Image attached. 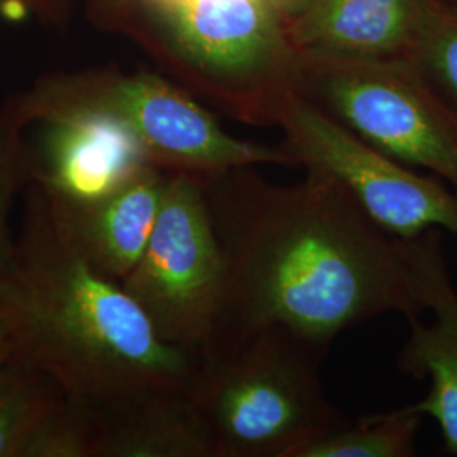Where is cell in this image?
<instances>
[{"label":"cell","mask_w":457,"mask_h":457,"mask_svg":"<svg viewBox=\"0 0 457 457\" xmlns=\"http://www.w3.org/2000/svg\"><path fill=\"white\" fill-rule=\"evenodd\" d=\"M202 181L228 266L212 337L279 327L328 353L344 330L376 317L425 315L398 239L337 181L305 171L278 185L256 166Z\"/></svg>","instance_id":"6da1fadb"},{"label":"cell","mask_w":457,"mask_h":457,"mask_svg":"<svg viewBox=\"0 0 457 457\" xmlns=\"http://www.w3.org/2000/svg\"><path fill=\"white\" fill-rule=\"evenodd\" d=\"M0 313L16 356L94 410L188 388L198 353L166 343L124 287L83 260L54 226L39 187L0 271Z\"/></svg>","instance_id":"7a4b0ae2"},{"label":"cell","mask_w":457,"mask_h":457,"mask_svg":"<svg viewBox=\"0 0 457 457\" xmlns=\"http://www.w3.org/2000/svg\"><path fill=\"white\" fill-rule=\"evenodd\" d=\"M327 351L279 327L215 336L198 351L190 395L213 457H296L349 419L322 386Z\"/></svg>","instance_id":"3957f363"},{"label":"cell","mask_w":457,"mask_h":457,"mask_svg":"<svg viewBox=\"0 0 457 457\" xmlns=\"http://www.w3.org/2000/svg\"><path fill=\"white\" fill-rule=\"evenodd\" d=\"M296 92L368 145L457 192V111L410 58L313 60Z\"/></svg>","instance_id":"277c9868"},{"label":"cell","mask_w":457,"mask_h":457,"mask_svg":"<svg viewBox=\"0 0 457 457\" xmlns=\"http://www.w3.org/2000/svg\"><path fill=\"white\" fill-rule=\"evenodd\" d=\"M166 343L198 353L220 320L228 266L202 177L168 175L146 249L120 281Z\"/></svg>","instance_id":"5b68a950"},{"label":"cell","mask_w":457,"mask_h":457,"mask_svg":"<svg viewBox=\"0 0 457 457\" xmlns=\"http://www.w3.org/2000/svg\"><path fill=\"white\" fill-rule=\"evenodd\" d=\"M283 151L295 166L337 181L395 239L439 228L457 237V192L362 141L311 98L294 90L279 105Z\"/></svg>","instance_id":"8992f818"},{"label":"cell","mask_w":457,"mask_h":457,"mask_svg":"<svg viewBox=\"0 0 457 457\" xmlns=\"http://www.w3.org/2000/svg\"><path fill=\"white\" fill-rule=\"evenodd\" d=\"M271 0H163L181 56L219 96L251 119L277 120L295 88L285 79L281 29Z\"/></svg>","instance_id":"52a82bcc"},{"label":"cell","mask_w":457,"mask_h":457,"mask_svg":"<svg viewBox=\"0 0 457 457\" xmlns=\"http://www.w3.org/2000/svg\"><path fill=\"white\" fill-rule=\"evenodd\" d=\"M65 104L97 105L119 117L139 141L147 162L168 175L209 177L241 166H295L283 147L230 136L194 98L151 73L119 79L97 94L56 105Z\"/></svg>","instance_id":"ba28073f"},{"label":"cell","mask_w":457,"mask_h":457,"mask_svg":"<svg viewBox=\"0 0 457 457\" xmlns=\"http://www.w3.org/2000/svg\"><path fill=\"white\" fill-rule=\"evenodd\" d=\"M398 245L432 319H410L396 368L413 379L430 381L428 395L413 405L437 422L445 451L457 456V288L442 249V230L398 239Z\"/></svg>","instance_id":"9c48e42d"},{"label":"cell","mask_w":457,"mask_h":457,"mask_svg":"<svg viewBox=\"0 0 457 457\" xmlns=\"http://www.w3.org/2000/svg\"><path fill=\"white\" fill-rule=\"evenodd\" d=\"M168 173L147 163L112 190L68 198L39 190L60 234L98 273L122 281L137 264L156 226Z\"/></svg>","instance_id":"30bf717a"},{"label":"cell","mask_w":457,"mask_h":457,"mask_svg":"<svg viewBox=\"0 0 457 457\" xmlns=\"http://www.w3.org/2000/svg\"><path fill=\"white\" fill-rule=\"evenodd\" d=\"M49 128L36 185L68 198H92L149 163L131 129L97 105L48 107Z\"/></svg>","instance_id":"8fae6325"},{"label":"cell","mask_w":457,"mask_h":457,"mask_svg":"<svg viewBox=\"0 0 457 457\" xmlns=\"http://www.w3.org/2000/svg\"><path fill=\"white\" fill-rule=\"evenodd\" d=\"M439 0H313L292 28L313 60L410 58Z\"/></svg>","instance_id":"7c38bea8"},{"label":"cell","mask_w":457,"mask_h":457,"mask_svg":"<svg viewBox=\"0 0 457 457\" xmlns=\"http://www.w3.org/2000/svg\"><path fill=\"white\" fill-rule=\"evenodd\" d=\"M96 411V457H213L190 386L143 393Z\"/></svg>","instance_id":"4fadbf2b"},{"label":"cell","mask_w":457,"mask_h":457,"mask_svg":"<svg viewBox=\"0 0 457 457\" xmlns=\"http://www.w3.org/2000/svg\"><path fill=\"white\" fill-rule=\"evenodd\" d=\"M422 420L415 405L362 417L307 444L296 457H411Z\"/></svg>","instance_id":"5bb4252c"},{"label":"cell","mask_w":457,"mask_h":457,"mask_svg":"<svg viewBox=\"0 0 457 457\" xmlns=\"http://www.w3.org/2000/svg\"><path fill=\"white\" fill-rule=\"evenodd\" d=\"M63 393L43 371L22 361L0 370V457H21L54 402Z\"/></svg>","instance_id":"9a60e30c"},{"label":"cell","mask_w":457,"mask_h":457,"mask_svg":"<svg viewBox=\"0 0 457 457\" xmlns=\"http://www.w3.org/2000/svg\"><path fill=\"white\" fill-rule=\"evenodd\" d=\"M97 411L62 395L34 428L21 457H96Z\"/></svg>","instance_id":"2e32d148"},{"label":"cell","mask_w":457,"mask_h":457,"mask_svg":"<svg viewBox=\"0 0 457 457\" xmlns=\"http://www.w3.org/2000/svg\"><path fill=\"white\" fill-rule=\"evenodd\" d=\"M410 60L457 111V5L439 0Z\"/></svg>","instance_id":"e0dca14e"},{"label":"cell","mask_w":457,"mask_h":457,"mask_svg":"<svg viewBox=\"0 0 457 457\" xmlns=\"http://www.w3.org/2000/svg\"><path fill=\"white\" fill-rule=\"evenodd\" d=\"M16 143L12 132L0 128V271L12 256L16 237L9 228V215L19 188Z\"/></svg>","instance_id":"ac0fdd59"},{"label":"cell","mask_w":457,"mask_h":457,"mask_svg":"<svg viewBox=\"0 0 457 457\" xmlns=\"http://www.w3.org/2000/svg\"><path fill=\"white\" fill-rule=\"evenodd\" d=\"M16 356V344L5 317L0 313V370L7 366Z\"/></svg>","instance_id":"d6986e66"},{"label":"cell","mask_w":457,"mask_h":457,"mask_svg":"<svg viewBox=\"0 0 457 457\" xmlns=\"http://www.w3.org/2000/svg\"><path fill=\"white\" fill-rule=\"evenodd\" d=\"M271 2H277V4H292V2H296V0H271Z\"/></svg>","instance_id":"ffe728a7"}]
</instances>
